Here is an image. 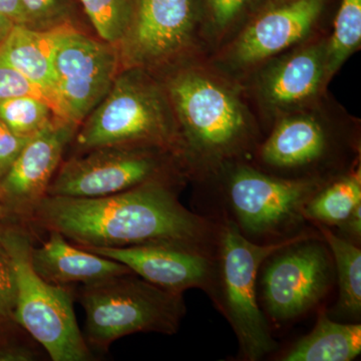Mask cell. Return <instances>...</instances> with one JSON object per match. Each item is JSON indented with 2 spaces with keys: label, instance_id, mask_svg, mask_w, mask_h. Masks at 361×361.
Segmentation results:
<instances>
[{
  "label": "cell",
  "instance_id": "cell-32",
  "mask_svg": "<svg viewBox=\"0 0 361 361\" xmlns=\"http://www.w3.org/2000/svg\"><path fill=\"white\" fill-rule=\"evenodd\" d=\"M338 227H341L344 233L348 235L353 241L360 240L361 236V204L356 207L355 210L348 216V219L344 221ZM349 237H348V239ZM351 240V241H353Z\"/></svg>",
  "mask_w": 361,
  "mask_h": 361
},
{
  "label": "cell",
  "instance_id": "cell-18",
  "mask_svg": "<svg viewBox=\"0 0 361 361\" xmlns=\"http://www.w3.org/2000/svg\"><path fill=\"white\" fill-rule=\"evenodd\" d=\"M54 49L56 28L37 30L16 25L4 44L0 45V61L20 71L44 90L54 104L56 115L66 121L54 71Z\"/></svg>",
  "mask_w": 361,
  "mask_h": 361
},
{
  "label": "cell",
  "instance_id": "cell-1",
  "mask_svg": "<svg viewBox=\"0 0 361 361\" xmlns=\"http://www.w3.org/2000/svg\"><path fill=\"white\" fill-rule=\"evenodd\" d=\"M180 180H154L97 198L45 196L27 219L80 247L166 245L212 255L217 226L182 205Z\"/></svg>",
  "mask_w": 361,
  "mask_h": 361
},
{
  "label": "cell",
  "instance_id": "cell-17",
  "mask_svg": "<svg viewBox=\"0 0 361 361\" xmlns=\"http://www.w3.org/2000/svg\"><path fill=\"white\" fill-rule=\"evenodd\" d=\"M30 260L42 279L61 286L90 284L132 272L118 261L75 245L56 231H49V238L39 247L32 246Z\"/></svg>",
  "mask_w": 361,
  "mask_h": 361
},
{
  "label": "cell",
  "instance_id": "cell-26",
  "mask_svg": "<svg viewBox=\"0 0 361 361\" xmlns=\"http://www.w3.org/2000/svg\"><path fill=\"white\" fill-rule=\"evenodd\" d=\"M26 26L37 30H49L71 23L75 0H21Z\"/></svg>",
  "mask_w": 361,
  "mask_h": 361
},
{
  "label": "cell",
  "instance_id": "cell-25",
  "mask_svg": "<svg viewBox=\"0 0 361 361\" xmlns=\"http://www.w3.org/2000/svg\"><path fill=\"white\" fill-rule=\"evenodd\" d=\"M99 39L118 45L132 20L134 0H78Z\"/></svg>",
  "mask_w": 361,
  "mask_h": 361
},
{
  "label": "cell",
  "instance_id": "cell-2",
  "mask_svg": "<svg viewBox=\"0 0 361 361\" xmlns=\"http://www.w3.org/2000/svg\"><path fill=\"white\" fill-rule=\"evenodd\" d=\"M156 75L174 111L180 166L187 177L203 179L223 164L253 155L262 140V127L241 82L206 58L184 61Z\"/></svg>",
  "mask_w": 361,
  "mask_h": 361
},
{
  "label": "cell",
  "instance_id": "cell-16",
  "mask_svg": "<svg viewBox=\"0 0 361 361\" xmlns=\"http://www.w3.org/2000/svg\"><path fill=\"white\" fill-rule=\"evenodd\" d=\"M82 248L122 263L135 274L164 290L182 294L191 288L207 291L210 286L212 255L204 252L166 245Z\"/></svg>",
  "mask_w": 361,
  "mask_h": 361
},
{
  "label": "cell",
  "instance_id": "cell-22",
  "mask_svg": "<svg viewBox=\"0 0 361 361\" xmlns=\"http://www.w3.org/2000/svg\"><path fill=\"white\" fill-rule=\"evenodd\" d=\"M323 241L327 244L334 259L338 280L339 310L351 316L361 311V250L350 240L338 236L329 227L318 225Z\"/></svg>",
  "mask_w": 361,
  "mask_h": 361
},
{
  "label": "cell",
  "instance_id": "cell-13",
  "mask_svg": "<svg viewBox=\"0 0 361 361\" xmlns=\"http://www.w3.org/2000/svg\"><path fill=\"white\" fill-rule=\"evenodd\" d=\"M264 264L258 285L266 314L275 322H290L312 310L336 276L329 247L313 235L279 249Z\"/></svg>",
  "mask_w": 361,
  "mask_h": 361
},
{
  "label": "cell",
  "instance_id": "cell-29",
  "mask_svg": "<svg viewBox=\"0 0 361 361\" xmlns=\"http://www.w3.org/2000/svg\"><path fill=\"white\" fill-rule=\"evenodd\" d=\"M27 137H20L0 120V180L8 172L13 161L20 155Z\"/></svg>",
  "mask_w": 361,
  "mask_h": 361
},
{
  "label": "cell",
  "instance_id": "cell-31",
  "mask_svg": "<svg viewBox=\"0 0 361 361\" xmlns=\"http://www.w3.org/2000/svg\"><path fill=\"white\" fill-rule=\"evenodd\" d=\"M0 13L4 14L16 25L26 26V16L21 0H0Z\"/></svg>",
  "mask_w": 361,
  "mask_h": 361
},
{
  "label": "cell",
  "instance_id": "cell-20",
  "mask_svg": "<svg viewBox=\"0 0 361 361\" xmlns=\"http://www.w3.org/2000/svg\"><path fill=\"white\" fill-rule=\"evenodd\" d=\"M360 204V167L356 165L329 180L306 204L304 216L317 225L339 226Z\"/></svg>",
  "mask_w": 361,
  "mask_h": 361
},
{
  "label": "cell",
  "instance_id": "cell-33",
  "mask_svg": "<svg viewBox=\"0 0 361 361\" xmlns=\"http://www.w3.org/2000/svg\"><path fill=\"white\" fill-rule=\"evenodd\" d=\"M14 25L16 23L13 20H9L4 14L0 13V45L7 39Z\"/></svg>",
  "mask_w": 361,
  "mask_h": 361
},
{
  "label": "cell",
  "instance_id": "cell-24",
  "mask_svg": "<svg viewBox=\"0 0 361 361\" xmlns=\"http://www.w3.org/2000/svg\"><path fill=\"white\" fill-rule=\"evenodd\" d=\"M56 116L54 108L35 97H20L0 101V120L14 134L30 139L54 122Z\"/></svg>",
  "mask_w": 361,
  "mask_h": 361
},
{
  "label": "cell",
  "instance_id": "cell-10",
  "mask_svg": "<svg viewBox=\"0 0 361 361\" xmlns=\"http://www.w3.org/2000/svg\"><path fill=\"white\" fill-rule=\"evenodd\" d=\"M118 47L123 68L155 75L208 58L201 0H134L132 20Z\"/></svg>",
  "mask_w": 361,
  "mask_h": 361
},
{
  "label": "cell",
  "instance_id": "cell-30",
  "mask_svg": "<svg viewBox=\"0 0 361 361\" xmlns=\"http://www.w3.org/2000/svg\"><path fill=\"white\" fill-rule=\"evenodd\" d=\"M37 353L27 346H0V361H32L37 360Z\"/></svg>",
  "mask_w": 361,
  "mask_h": 361
},
{
  "label": "cell",
  "instance_id": "cell-3",
  "mask_svg": "<svg viewBox=\"0 0 361 361\" xmlns=\"http://www.w3.org/2000/svg\"><path fill=\"white\" fill-rule=\"evenodd\" d=\"M360 123L329 94L310 108L281 116L254 151L253 164L289 179H330L353 168ZM356 166V165H355Z\"/></svg>",
  "mask_w": 361,
  "mask_h": 361
},
{
  "label": "cell",
  "instance_id": "cell-4",
  "mask_svg": "<svg viewBox=\"0 0 361 361\" xmlns=\"http://www.w3.org/2000/svg\"><path fill=\"white\" fill-rule=\"evenodd\" d=\"M73 139L80 153L104 147L160 149L180 161L179 129L167 92L160 78L142 68L121 70Z\"/></svg>",
  "mask_w": 361,
  "mask_h": 361
},
{
  "label": "cell",
  "instance_id": "cell-15",
  "mask_svg": "<svg viewBox=\"0 0 361 361\" xmlns=\"http://www.w3.org/2000/svg\"><path fill=\"white\" fill-rule=\"evenodd\" d=\"M78 126L56 118L28 140L8 172L0 180V202L6 211L27 218L47 196L61 166L66 145L75 137Z\"/></svg>",
  "mask_w": 361,
  "mask_h": 361
},
{
  "label": "cell",
  "instance_id": "cell-6",
  "mask_svg": "<svg viewBox=\"0 0 361 361\" xmlns=\"http://www.w3.org/2000/svg\"><path fill=\"white\" fill-rule=\"evenodd\" d=\"M85 341L106 353L122 337L135 334H177L186 313L182 294L164 290L134 272L82 285Z\"/></svg>",
  "mask_w": 361,
  "mask_h": 361
},
{
  "label": "cell",
  "instance_id": "cell-34",
  "mask_svg": "<svg viewBox=\"0 0 361 361\" xmlns=\"http://www.w3.org/2000/svg\"><path fill=\"white\" fill-rule=\"evenodd\" d=\"M6 209H4V205H2L1 202H0V221L2 220V218L4 217V215H6Z\"/></svg>",
  "mask_w": 361,
  "mask_h": 361
},
{
  "label": "cell",
  "instance_id": "cell-14",
  "mask_svg": "<svg viewBox=\"0 0 361 361\" xmlns=\"http://www.w3.org/2000/svg\"><path fill=\"white\" fill-rule=\"evenodd\" d=\"M54 63L63 115L78 127L106 97L123 68L118 45L92 39L71 21L56 27Z\"/></svg>",
  "mask_w": 361,
  "mask_h": 361
},
{
  "label": "cell",
  "instance_id": "cell-27",
  "mask_svg": "<svg viewBox=\"0 0 361 361\" xmlns=\"http://www.w3.org/2000/svg\"><path fill=\"white\" fill-rule=\"evenodd\" d=\"M20 97H35L44 99L56 111L54 104L44 90L21 75L20 71L0 61V101Z\"/></svg>",
  "mask_w": 361,
  "mask_h": 361
},
{
  "label": "cell",
  "instance_id": "cell-21",
  "mask_svg": "<svg viewBox=\"0 0 361 361\" xmlns=\"http://www.w3.org/2000/svg\"><path fill=\"white\" fill-rule=\"evenodd\" d=\"M269 0H201L208 56L223 47Z\"/></svg>",
  "mask_w": 361,
  "mask_h": 361
},
{
  "label": "cell",
  "instance_id": "cell-28",
  "mask_svg": "<svg viewBox=\"0 0 361 361\" xmlns=\"http://www.w3.org/2000/svg\"><path fill=\"white\" fill-rule=\"evenodd\" d=\"M16 296L18 286L13 263L0 243V320L13 317Z\"/></svg>",
  "mask_w": 361,
  "mask_h": 361
},
{
  "label": "cell",
  "instance_id": "cell-12",
  "mask_svg": "<svg viewBox=\"0 0 361 361\" xmlns=\"http://www.w3.org/2000/svg\"><path fill=\"white\" fill-rule=\"evenodd\" d=\"M177 157L160 149L104 147L59 166L47 196L97 198L160 179H183ZM187 177V176H186Z\"/></svg>",
  "mask_w": 361,
  "mask_h": 361
},
{
  "label": "cell",
  "instance_id": "cell-23",
  "mask_svg": "<svg viewBox=\"0 0 361 361\" xmlns=\"http://www.w3.org/2000/svg\"><path fill=\"white\" fill-rule=\"evenodd\" d=\"M361 45V0H341L327 42V63L332 78Z\"/></svg>",
  "mask_w": 361,
  "mask_h": 361
},
{
  "label": "cell",
  "instance_id": "cell-11",
  "mask_svg": "<svg viewBox=\"0 0 361 361\" xmlns=\"http://www.w3.org/2000/svg\"><path fill=\"white\" fill-rule=\"evenodd\" d=\"M329 35L269 59L242 80L261 127L268 130L281 116L310 108L329 94L334 78L327 63Z\"/></svg>",
  "mask_w": 361,
  "mask_h": 361
},
{
  "label": "cell",
  "instance_id": "cell-8",
  "mask_svg": "<svg viewBox=\"0 0 361 361\" xmlns=\"http://www.w3.org/2000/svg\"><path fill=\"white\" fill-rule=\"evenodd\" d=\"M208 178L218 180L231 220L250 240L293 231L305 220L306 204L332 179L278 177L245 160L223 164Z\"/></svg>",
  "mask_w": 361,
  "mask_h": 361
},
{
  "label": "cell",
  "instance_id": "cell-5",
  "mask_svg": "<svg viewBox=\"0 0 361 361\" xmlns=\"http://www.w3.org/2000/svg\"><path fill=\"white\" fill-rule=\"evenodd\" d=\"M308 236L311 234L297 233L271 243L258 244L244 236L231 219L217 226L212 277L207 292L231 325L245 360H261L278 346L258 303L261 266L279 249Z\"/></svg>",
  "mask_w": 361,
  "mask_h": 361
},
{
  "label": "cell",
  "instance_id": "cell-7",
  "mask_svg": "<svg viewBox=\"0 0 361 361\" xmlns=\"http://www.w3.org/2000/svg\"><path fill=\"white\" fill-rule=\"evenodd\" d=\"M0 243L16 273L13 319L39 342L51 360H92V350L75 318L71 291L68 286L45 281L33 269L30 233L18 226L0 227Z\"/></svg>",
  "mask_w": 361,
  "mask_h": 361
},
{
  "label": "cell",
  "instance_id": "cell-19",
  "mask_svg": "<svg viewBox=\"0 0 361 361\" xmlns=\"http://www.w3.org/2000/svg\"><path fill=\"white\" fill-rule=\"evenodd\" d=\"M361 353V325L330 319L325 313L314 329L282 355L284 361H350Z\"/></svg>",
  "mask_w": 361,
  "mask_h": 361
},
{
  "label": "cell",
  "instance_id": "cell-9",
  "mask_svg": "<svg viewBox=\"0 0 361 361\" xmlns=\"http://www.w3.org/2000/svg\"><path fill=\"white\" fill-rule=\"evenodd\" d=\"M336 0H269L207 61L241 82L269 59L325 30Z\"/></svg>",
  "mask_w": 361,
  "mask_h": 361
}]
</instances>
